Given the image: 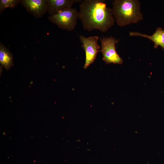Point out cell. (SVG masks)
<instances>
[{"instance_id":"6","label":"cell","mask_w":164,"mask_h":164,"mask_svg":"<svg viewBox=\"0 0 164 164\" xmlns=\"http://www.w3.org/2000/svg\"><path fill=\"white\" fill-rule=\"evenodd\" d=\"M20 3L35 17L39 18L47 12V0H21Z\"/></svg>"},{"instance_id":"3","label":"cell","mask_w":164,"mask_h":164,"mask_svg":"<svg viewBox=\"0 0 164 164\" xmlns=\"http://www.w3.org/2000/svg\"><path fill=\"white\" fill-rule=\"evenodd\" d=\"M78 19V12L73 8L62 10L48 17L49 20L52 22L60 28L68 31L74 29Z\"/></svg>"},{"instance_id":"5","label":"cell","mask_w":164,"mask_h":164,"mask_svg":"<svg viewBox=\"0 0 164 164\" xmlns=\"http://www.w3.org/2000/svg\"><path fill=\"white\" fill-rule=\"evenodd\" d=\"M99 36H97L85 37L84 36H79L82 47L85 53V60L84 68L86 69L94 62L100 47L98 43Z\"/></svg>"},{"instance_id":"1","label":"cell","mask_w":164,"mask_h":164,"mask_svg":"<svg viewBox=\"0 0 164 164\" xmlns=\"http://www.w3.org/2000/svg\"><path fill=\"white\" fill-rule=\"evenodd\" d=\"M78 19L83 28L88 31L97 29L106 32L114 24L112 9L104 0H84L79 5Z\"/></svg>"},{"instance_id":"9","label":"cell","mask_w":164,"mask_h":164,"mask_svg":"<svg viewBox=\"0 0 164 164\" xmlns=\"http://www.w3.org/2000/svg\"><path fill=\"white\" fill-rule=\"evenodd\" d=\"M0 64L8 70L13 66V56L9 49L0 43Z\"/></svg>"},{"instance_id":"2","label":"cell","mask_w":164,"mask_h":164,"mask_svg":"<svg viewBox=\"0 0 164 164\" xmlns=\"http://www.w3.org/2000/svg\"><path fill=\"white\" fill-rule=\"evenodd\" d=\"M112 5L113 14L119 26L137 23L143 19L138 0H115Z\"/></svg>"},{"instance_id":"7","label":"cell","mask_w":164,"mask_h":164,"mask_svg":"<svg viewBox=\"0 0 164 164\" xmlns=\"http://www.w3.org/2000/svg\"><path fill=\"white\" fill-rule=\"evenodd\" d=\"M47 12L50 15L72 8L76 3L81 2L80 0H47Z\"/></svg>"},{"instance_id":"8","label":"cell","mask_w":164,"mask_h":164,"mask_svg":"<svg viewBox=\"0 0 164 164\" xmlns=\"http://www.w3.org/2000/svg\"><path fill=\"white\" fill-rule=\"evenodd\" d=\"M129 35L131 36H138L147 38L154 43L155 48L159 46L164 50V30L160 27L157 28L151 36L137 32H130Z\"/></svg>"},{"instance_id":"4","label":"cell","mask_w":164,"mask_h":164,"mask_svg":"<svg viewBox=\"0 0 164 164\" xmlns=\"http://www.w3.org/2000/svg\"><path fill=\"white\" fill-rule=\"evenodd\" d=\"M100 40L103 60L107 64H122L123 59L117 53L115 46L119 40L112 36L100 37Z\"/></svg>"},{"instance_id":"10","label":"cell","mask_w":164,"mask_h":164,"mask_svg":"<svg viewBox=\"0 0 164 164\" xmlns=\"http://www.w3.org/2000/svg\"><path fill=\"white\" fill-rule=\"evenodd\" d=\"M20 2V0H0V14L8 8L13 9L16 7Z\"/></svg>"}]
</instances>
